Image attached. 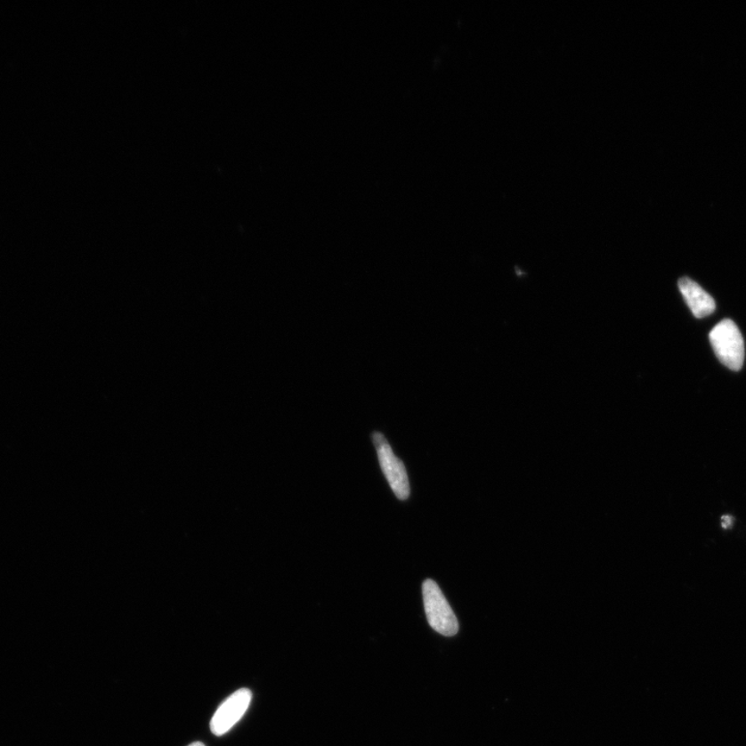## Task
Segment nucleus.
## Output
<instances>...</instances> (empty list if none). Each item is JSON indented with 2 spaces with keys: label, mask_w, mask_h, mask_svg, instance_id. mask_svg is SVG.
I'll return each instance as SVG.
<instances>
[{
  "label": "nucleus",
  "mask_w": 746,
  "mask_h": 746,
  "mask_svg": "<svg viewBox=\"0 0 746 746\" xmlns=\"http://www.w3.org/2000/svg\"><path fill=\"white\" fill-rule=\"evenodd\" d=\"M710 339L719 361L731 370L739 371L744 362V341L734 321L725 320L712 328Z\"/></svg>",
  "instance_id": "1"
},
{
  "label": "nucleus",
  "mask_w": 746,
  "mask_h": 746,
  "mask_svg": "<svg viewBox=\"0 0 746 746\" xmlns=\"http://www.w3.org/2000/svg\"><path fill=\"white\" fill-rule=\"evenodd\" d=\"M422 593L427 621L432 628L445 637L457 635L459 629L458 618L438 584L433 580H426L422 586Z\"/></svg>",
  "instance_id": "2"
},
{
  "label": "nucleus",
  "mask_w": 746,
  "mask_h": 746,
  "mask_svg": "<svg viewBox=\"0 0 746 746\" xmlns=\"http://www.w3.org/2000/svg\"><path fill=\"white\" fill-rule=\"evenodd\" d=\"M372 441L377 448L379 465H381L392 491H393L395 496L401 499V501L407 499L409 497L410 490L406 466H404L402 461L392 450L384 434L379 433L373 434Z\"/></svg>",
  "instance_id": "3"
},
{
  "label": "nucleus",
  "mask_w": 746,
  "mask_h": 746,
  "mask_svg": "<svg viewBox=\"0 0 746 746\" xmlns=\"http://www.w3.org/2000/svg\"><path fill=\"white\" fill-rule=\"evenodd\" d=\"M252 693L248 688L239 689L227 698L215 712L211 720V731L214 735L223 736L244 717L248 710Z\"/></svg>",
  "instance_id": "4"
},
{
  "label": "nucleus",
  "mask_w": 746,
  "mask_h": 746,
  "mask_svg": "<svg viewBox=\"0 0 746 746\" xmlns=\"http://www.w3.org/2000/svg\"><path fill=\"white\" fill-rule=\"evenodd\" d=\"M680 292L697 319H703L716 311V302L697 282L689 278H681L678 283Z\"/></svg>",
  "instance_id": "5"
},
{
  "label": "nucleus",
  "mask_w": 746,
  "mask_h": 746,
  "mask_svg": "<svg viewBox=\"0 0 746 746\" xmlns=\"http://www.w3.org/2000/svg\"><path fill=\"white\" fill-rule=\"evenodd\" d=\"M188 746H206V745L204 743H201V742H194V743L190 744Z\"/></svg>",
  "instance_id": "6"
}]
</instances>
